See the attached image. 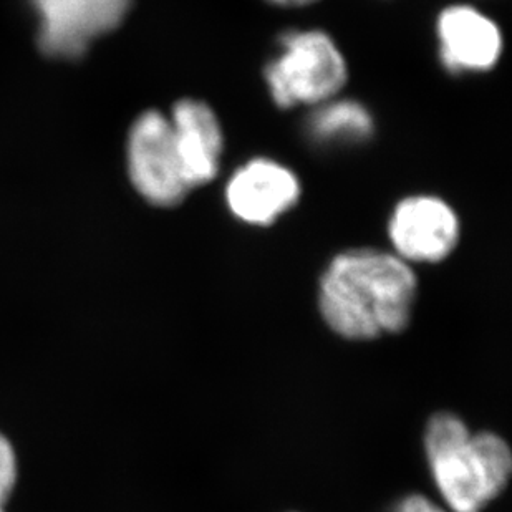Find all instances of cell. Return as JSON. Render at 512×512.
Instances as JSON below:
<instances>
[{"mask_svg":"<svg viewBox=\"0 0 512 512\" xmlns=\"http://www.w3.org/2000/svg\"><path fill=\"white\" fill-rule=\"evenodd\" d=\"M416 295L415 271L397 254L350 249L335 256L320 277L319 310L343 339L373 340L410 325Z\"/></svg>","mask_w":512,"mask_h":512,"instance_id":"6da1fadb","label":"cell"},{"mask_svg":"<svg viewBox=\"0 0 512 512\" xmlns=\"http://www.w3.org/2000/svg\"><path fill=\"white\" fill-rule=\"evenodd\" d=\"M425 451L441 498L453 512H481L508 486L512 453L489 431L471 433L459 416L436 413L425 430Z\"/></svg>","mask_w":512,"mask_h":512,"instance_id":"7a4b0ae2","label":"cell"},{"mask_svg":"<svg viewBox=\"0 0 512 512\" xmlns=\"http://www.w3.org/2000/svg\"><path fill=\"white\" fill-rule=\"evenodd\" d=\"M276 57L264 70L277 107H319L337 98L348 80L339 45L322 30H294L281 37Z\"/></svg>","mask_w":512,"mask_h":512,"instance_id":"3957f363","label":"cell"},{"mask_svg":"<svg viewBox=\"0 0 512 512\" xmlns=\"http://www.w3.org/2000/svg\"><path fill=\"white\" fill-rule=\"evenodd\" d=\"M128 171L136 191L155 206L171 208L186 198L191 188L184 176L168 116L151 110L131 126Z\"/></svg>","mask_w":512,"mask_h":512,"instance_id":"277c9868","label":"cell"},{"mask_svg":"<svg viewBox=\"0 0 512 512\" xmlns=\"http://www.w3.org/2000/svg\"><path fill=\"white\" fill-rule=\"evenodd\" d=\"M461 224L445 199L410 196L397 204L388 223L393 254L408 264L445 261L458 246Z\"/></svg>","mask_w":512,"mask_h":512,"instance_id":"5b68a950","label":"cell"},{"mask_svg":"<svg viewBox=\"0 0 512 512\" xmlns=\"http://www.w3.org/2000/svg\"><path fill=\"white\" fill-rule=\"evenodd\" d=\"M39 10L40 47L58 58L85 54L93 39L123 22L131 0H32Z\"/></svg>","mask_w":512,"mask_h":512,"instance_id":"8992f818","label":"cell"},{"mask_svg":"<svg viewBox=\"0 0 512 512\" xmlns=\"http://www.w3.org/2000/svg\"><path fill=\"white\" fill-rule=\"evenodd\" d=\"M300 193L294 171L269 158H254L229 178L226 203L242 223L269 226L299 203Z\"/></svg>","mask_w":512,"mask_h":512,"instance_id":"52a82bcc","label":"cell"},{"mask_svg":"<svg viewBox=\"0 0 512 512\" xmlns=\"http://www.w3.org/2000/svg\"><path fill=\"white\" fill-rule=\"evenodd\" d=\"M441 62L451 73L488 72L503 54V34L471 5H453L436 20Z\"/></svg>","mask_w":512,"mask_h":512,"instance_id":"ba28073f","label":"cell"},{"mask_svg":"<svg viewBox=\"0 0 512 512\" xmlns=\"http://www.w3.org/2000/svg\"><path fill=\"white\" fill-rule=\"evenodd\" d=\"M170 123L189 188L211 183L218 176L224 151L218 115L208 103L186 98L174 105Z\"/></svg>","mask_w":512,"mask_h":512,"instance_id":"9c48e42d","label":"cell"},{"mask_svg":"<svg viewBox=\"0 0 512 512\" xmlns=\"http://www.w3.org/2000/svg\"><path fill=\"white\" fill-rule=\"evenodd\" d=\"M307 131L320 145H358L373 133V118L362 103L337 100L314 107Z\"/></svg>","mask_w":512,"mask_h":512,"instance_id":"30bf717a","label":"cell"},{"mask_svg":"<svg viewBox=\"0 0 512 512\" xmlns=\"http://www.w3.org/2000/svg\"><path fill=\"white\" fill-rule=\"evenodd\" d=\"M15 476V455L9 441L0 435V504L9 498L10 491L14 488Z\"/></svg>","mask_w":512,"mask_h":512,"instance_id":"8fae6325","label":"cell"},{"mask_svg":"<svg viewBox=\"0 0 512 512\" xmlns=\"http://www.w3.org/2000/svg\"><path fill=\"white\" fill-rule=\"evenodd\" d=\"M395 512H448L445 508H441L438 504L433 503L431 499L426 498L423 494H411L401 499Z\"/></svg>","mask_w":512,"mask_h":512,"instance_id":"7c38bea8","label":"cell"},{"mask_svg":"<svg viewBox=\"0 0 512 512\" xmlns=\"http://www.w3.org/2000/svg\"><path fill=\"white\" fill-rule=\"evenodd\" d=\"M267 2L279 5V7H307V5L315 4L319 0H267Z\"/></svg>","mask_w":512,"mask_h":512,"instance_id":"4fadbf2b","label":"cell"},{"mask_svg":"<svg viewBox=\"0 0 512 512\" xmlns=\"http://www.w3.org/2000/svg\"><path fill=\"white\" fill-rule=\"evenodd\" d=\"M0 512H4V511H2V504H0Z\"/></svg>","mask_w":512,"mask_h":512,"instance_id":"5bb4252c","label":"cell"}]
</instances>
